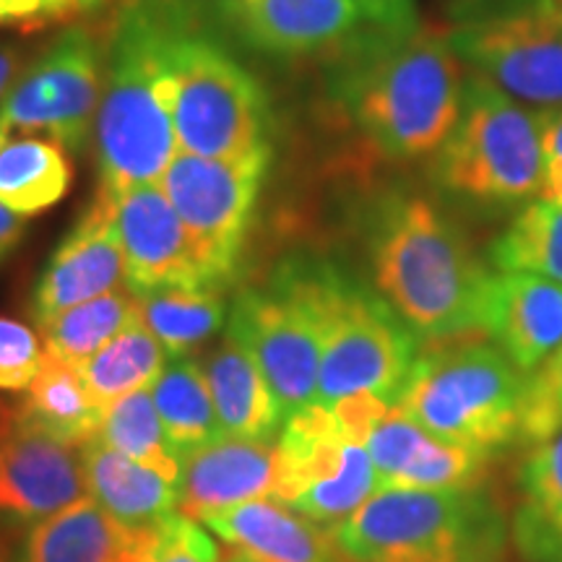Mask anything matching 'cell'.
Returning a JSON list of instances; mask_svg holds the SVG:
<instances>
[{
	"instance_id": "6da1fadb",
	"label": "cell",
	"mask_w": 562,
	"mask_h": 562,
	"mask_svg": "<svg viewBox=\"0 0 562 562\" xmlns=\"http://www.w3.org/2000/svg\"><path fill=\"white\" fill-rule=\"evenodd\" d=\"M334 100L372 151L409 161L432 157L459 123L467 68L448 34L370 32L339 55Z\"/></svg>"
},
{
	"instance_id": "7a4b0ae2",
	"label": "cell",
	"mask_w": 562,
	"mask_h": 562,
	"mask_svg": "<svg viewBox=\"0 0 562 562\" xmlns=\"http://www.w3.org/2000/svg\"><path fill=\"white\" fill-rule=\"evenodd\" d=\"M368 256L375 292L417 339L484 334L492 271L430 199L383 195L370 211Z\"/></svg>"
},
{
	"instance_id": "3957f363",
	"label": "cell",
	"mask_w": 562,
	"mask_h": 562,
	"mask_svg": "<svg viewBox=\"0 0 562 562\" xmlns=\"http://www.w3.org/2000/svg\"><path fill=\"white\" fill-rule=\"evenodd\" d=\"M186 32L172 0H133L117 19L97 108L102 191L159 182L180 151L172 125V55Z\"/></svg>"
},
{
	"instance_id": "277c9868",
	"label": "cell",
	"mask_w": 562,
	"mask_h": 562,
	"mask_svg": "<svg viewBox=\"0 0 562 562\" xmlns=\"http://www.w3.org/2000/svg\"><path fill=\"white\" fill-rule=\"evenodd\" d=\"M334 533L347 562H505L510 542L482 487L378 490Z\"/></svg>"
},
{
	"instance_id": "5b68a950",
	"label": "cell",
	"mask_w": 562,
	"mask_h": 562,
	"mask_svg": "<svg viewBox=\"0 0 562 562\" xmlns=\"http://www.w3.org/2000/svg\"><path fill=\"white\" fill-rule=\"evenodd\" d=\"M526 385L497 344L463 339L419 355L396 406L432 438L492 456L521 438Z\"/></svg>"
},
{
	"instance_id": "8992f818",
	"label": "cell",
	"mask_w": 562,
	"mask_h": 562,
	"mask_svg": "<svg viewBox=\"0 0 562 562\" xmlns=\"http://www.w3.org/2000/svg\"><path fill=\"white\" fill-rule=\"evenodd\" d=\"M432 178L440 191L474 203L542 195V112L469 70L459 123L432 154Z\"/></svg>"
},
{
	"instance_id": "52a82bcc",
	"label": "cell",
	"mask_w": 562,
	"mask_h": 562,
	"mask_svg": "<svg viewBox=\"0 0 562 562\" xmlns=\"http://www.w3.org/2000/svg\"><path fill=\"white\" fill-rule=\"evenodd\" d=\"M328 263L307 258L281 263L263 286L237 294L229 313V339L252 357L284 412L315 404L326 336Z\"/></svg>"
},
{
	"instance_id": "ba28073f",
	"label": "cell",
	"mask_w": 562,
	"mask_h": 562,
	"mask_svg": "<svg viewBox=\"0 0 562 562\" xmlns=\"http://www.w3.org/2000/svg\"><path fill=\"white\" fill-rule=\"evenodd\" d=\"M419 357V339L381 294L328 266L326 336L315 404L378 396L396 404Z\"/></svg>"
},
{
	"instance_id": "9c48e42d",
	"label": "cell",
	"mask_w": 562,
	"mask_h": 562,
	"mask_svg": "<svg viewBox=\"0 0 562 562\" xmlns=\"http://www.w3.org/2000/svg\"><path fill=\"white\" fill-rule=\"evenodd\" d=\"M463 66L531 110L562 108V16L552 0H497L448 32Z\"/></svg>"
},
{
	"instance_id": "30bf717a",
	"label": "cell",
	"mask_w": 562,
	"mask_h": 562,
	"mask_svg": "<svg viewBox=\"0 0 562 562\" xmlns=\"http://www.w3.org/2000/svg\"><path fill=\"white\" fill-rule=\"evenodd\" d=\"M172 125L180 151L245 157L269 149L258 81L216 42L186 32L172 55Z\"/></svg>"
},
{
	"instance_id": "8fae6325",
	"label": "cell",
	"mask_w": 562,
	"mask_h": 562,
	"mask_svg": "<svg viewBox=\"0 0 562 562\" xmlns=\"http://www.w3.org/2000/svg\"><path fill=\"white\" fill-rule=\"evenodd\" d=\"M266 167L269 149L245 157L178 151L161 175V191L186 224L201 269L214 286H222L237 269Z\"/></svg>"
},
{
	"instance_id": "7c38bea8",
	"label": "cell",
	"mask_w": 562,
	"mask_h": 562,
	"mask_svg": "<svg viewBox=\"0 0 562 562\" xmlns=\"http://www.w3.org/2000/svg\"><path fill=\"white\" fill-rule=\"evenodd\" d=\"M100 47L87 30L63 32L0 100V140L42 136L81 151L100 108Z\"/></svg>"
},
{
	"instance_id": "4fadbf2b",
	"label": "cell",
	"mask_w": 562,
	"mask_h": 562,
	"mask_svg": "<svg viewBox=\"0 0 562 562\" xmlns=\"http://www.w3.org/2000/svg\"><path fill=\"white\" fill-rule=\"evenodd\" d=\"M108 195L112 199V214L123 248L125 286L133 294L159 290V286L211 284L201 269L186 224L159 182H144Z\"/></svg>"
},
{
	"instance_id": "5bb4252c",
	"label": "cell",
	"mask_w": 562,
	"mask_h": 562,
	"mask_svg": "<svg viewBox=\"0 0 562 562\" xmlns=\"http://www.w3.org/2000/svg\"><path fill=\"white\" fill-rule=\"evenodd\" d=\"M248 45L273 55H336L375 26L351 0H224Z\"/></svg>"
},
{
	"instance_id": "9a60e30c",
	"label": "cell",
	"mask_w": 562,
	"mask_h": 562,
	"mask_svg": "<svg viewBox=\"0 0 562 562\" xmlns=\"http://www.w3.org/2000/svg\"><path fill=\"white\" fill-rule=\"evenodd\" d=\"M83 497L89 484L81 453L16 422L0 442V518L40 524Z\"/></svg>"
},
{
	"instance_id": "2e32d148",
	"label": "cell",
	"mask_w": 562,
	"mask_h": 562,
	"mask_svg": "<svg viewBox=\"0 0 562 562\" xmlns=\"http://www.w3.org/2000/svg\"><path fill=\"white\" fill-rule=\"evenodd\" d=\"M125 286V261L112 199L97 193L91 206L58 245L34 286V318L45 323L68 307Z\"/></svg>"
},
{
	"instance_id": "e0dca14e",
	"label": "cell",
	"mask_w": 562,
	"mask_h": 562,
	"mask_svg": "<svg viewBox=\"0 0 562 562\" xmlns=\"http://www.w3.org/2000/svg\"><path fill=\"white\" fill-rule=\"evenodd\" d=\"M279 442L220 435L180 456L178 513L203 521L209 513L256 497H277Z\"/></svg>"
},
{
	"instance_id": "ac0fdd59",
	"label": "cell",
	"mask_w": 562,
	"mask_h": 562,
	"mask_svg": "<svg viewBox=\"0 0 562 562\" xmlns=\"http://www.w3.org/2000/svg\"><path fill=\"white\" fill-rule=\"evenodd\" d=\"M378 490L480 487L492 456L432 438L396 404L364 442Z\"/></svg>"
},
{
	"instance_id": "d6986e66",
	"label": "cell",
	"mask_w": 562,
	"mask_h": 562,
	"mask_svg": "<svg viewBox=\"0 0 562 562\" xmlns=\"http://www.w3.org/2000/svg\"><path fill=\"white\" fill-rule=\"evenodd\" d=\"M484 334L531 375L562 344V284L524 271L492 273Z\"/></svg>"
},
{
	"instance_id": "ffe728a7",
	"label": "cell",
	"mask_w": 562,
	"mask_h": 562,
	"mask_svg": "<svg viewBox=\"0 0 562 562\" xmlns=\"http://www.w3.org/2000/svg\"><path fill=\"white\" fill-rule=\"evenodd\" d=\"M235 558L248 562H347L328 526L315 524L277 497L232 505L201 521Z\"/></svg>"
},
{
	"instance_id": "44dd1931",
	"label": "cell",
	"mask_w": 562,
	"mask_h": 562,
	"mask_svg": "<svg viewBox=\"0 0 562 562\" xmlns=\"http://www.w3.org/2000/svg\"><path fill=\"white\" fill-rule=\"evenodd\" d=\"M151 533L154 529H131L94 497H83L32 526L21 562H146Z\"/></svg>"
},
{
	"instance_id": "7402d4cb",
	"label": "cell",
	"mask_w": 562,
	"mask_h": 562,
	"mask_svg": "<svg viewBox=\"0 0 562 562\" xmlns=\"http://www.w3.org/2000/svg\"><path fill=\"white\" fill-rule=\"evenodd\" d=\"M89 497L131 529H157L178 513V484L112 451L100 438L81 448Z\"/></svg>"
},
{
	"instance_id": "603a6c76",
	"label": "cell",
	"mask_w": 562,
	"mask_h": 562,
	"mask_svg": "<svg viewBox=\"0 0 562 562\" xmlns=\"http://www.w3.org/2000/svg\"><path fill=\"white\" fill-rule=\"evenodd\" d=\"M224 435L273 440L284 427V412L252 357L235 339L222 344L203 368Z\"/></svg>"
},
{
	"instance_id": "cb8c5ba5",
	"label": "cell",
	"mask_w": 562,
	"mask_h": 562,
	"mask_svg": "<svg viewBox=\"0 0 562 562\" xmlns=\"http://www.w3.org/2000/svg\"><path fill=\"white\" fill-rule=\"evenodd\" d=\"M513 539L529 562H562V430L533 442L518 476Z\"/></svg>"
},
{
	"instance_id": "d4e9b609",
	"label": "cell",
	"mask_w": 562,
	"mask_h": 562,
	"mask_svg": "<svg viewBox=\"0 0 562 562\" xmlns=\"http://www.w3.org/2000/svg\"><path fill=\"white\" fill-rule=\"evenodd\" d=\"M16 422L66 446L83 448L100 435L104 406L83 383L79 368L55 360L45 351L40 375L16 406Z\"/></svg>"
},
{
	"instance_id": "484cf974",
	"label": "cell",
	"mask_w": 562,
	"mask_h": 562,
	"mask_svg": "<svg viewBox=\"0 0 562 562\" xmlns=\"http://www.w3.org/2000/svg\"><path fill=\"white\" fill-rule=\"evenodd\" d=\"M70 161L60 144L42 136L0 140V203L19 216L55 206L70 188Z\"/></svg>"
},
{
	"instance_id": "4316f807",
	"label": "cell",
	"mask_w": 562,
	"mask_h": 562,
	"mask_svg": "<svg viewBox=\"0 0 562 562\" xmlns=\"http://www.w3.org/2000/svg\"><path fill=\"white\" fill-rule=\"evenodd\" d=\"M222 286H159L136 294L138 313L170 357H188L227 321Z\"/></svg>"
},
{
	"instance_id": "83f0119b",
	"label": "cell",
	"mask_w": 562,
	"mask_h": 562,
	"mask_svg": "<svg viewBox=\"0 0 562 562\" xmlns=\"http://www.w3.org/2000/svg\"><path fill=\"white\" fill-rule=\"evenodd\" d=\"M151 398L161 427L180 456L222 435L209 378L191 357H170L151 385Z\"/></svg>"
},
{
	"instance_id": "f1b7e54d",
	"label": "cell",
	"mask_w": 562,
	"mask_h": 562,
	"mask_svg": "<svg viewBox=\"0 0 562 562\" xmlns=\"http://www.w3.org/2000/svg\"><path fill=\"white\" fill-rule=\"evenodd\" d=\"M138 297L128 286L108 292L81 305L68 307L55 318L40 323L45 351L55 360L81 368L104 344L138 321Z\"/></svg>"
},
{
	"instance_id": "f546056e",
	"label": "cell",
	"mask_w": 562,
	"mask_h": 562,
	"mask_svg": "<svg viewBox=\"0 0 562 562\" xmlns=\"http://www.w3.org/2000/svg\"><path fill=\"white\" fill-rule=\"evenodd\" d=\"M167 362L170 355L138 318L104 344L94 357H89L79 372L97 402L110 406L133 391L151 389Z\"/></svg>"
},
{
	"instance_id": "4dcf8cb0",
	"label": "cell",
	"mask_w": 562,
	"mask_h": 562,
	"mask_svg": "<svg viewBox=\"0 0 562 562\" xmlns=\"http://www.w3.org/2000/svg\"><path fill=\"white\" fill-rule=\"evenodd\" d=\"M97 438L104 446H110L112 451L128 456L140 467L151 469V472L178 484L180 453L175 451L165 427H161L151 389L133 391L128 396L104 406V417Z\"/></svg>"
},
{
	"instance_id": "1f68e13d",
	"label": "cell",
	"mask_w": 562,
	"mask_h": 562,
	"mask_svg": "<svg viewBox=\"0 0 562 562\" xmlns=\"http://www.w3.org/2000/svg\"><path fill=\"white\" fill-rule=\"evenodd\" d=\"M497 271H524L562 284V201L533 199L492 243Z\"/></svg>"
},
{
	"instance_id": "d6a6232c",
	"label": "cell",
	"mask_w": 562,
	"mask_h": 562,
	"mask_svg": "<svg viewBox=\"0 0 562 562\" xmlns=\"http://www.w3.org/2000/svg\"><path fill=\"white\" fill-rule=\"evenodd\" d=\"M378 492V474L372 467L368 448L360 442H349L341 469L328 480L315 482L302 490L290 503L302 516L313 518L315 524L336 529L341 521L370 501Z\"/></svg>"
},
{
	"instance_id": "836d02e7",
	"label": "cell",
	"mask_w": 562,
	"mask_h": 562,
	"mask_svg": "<svg viewBox=\"0 0 562 562\" xmlns=\"http://www.w3.org/2000/svg\"><path fill=\"white\" fill-rule=\"evenodd\" d=\"M562 430V344L542 368L529 375L524 398L521 438L542 442Z\"/></svg>"
},
{
	"instance_id": "e575fe53",
	"label": "cell",
	"mask_w": 562,
	"mask_h": 562,
	"mask_svg": "<svg viewBox=\"0 0 562 562\" xmlns=\"http://www.w3.org/2000/svg\"><path fill=\"white\" fill-rule=\"evenodd\" d=\"M45 362V341L34 328L13 318H0V391H26Z\"/></svg>"
},
{
	"instance_id": "d590c367",
	"label": "cell",
	"mask_w": 562,
	"mask_h": 562,
	"mask_svg": "<svg viewBox=\"0 0 562 562\" xmlns=\"http://www.w3.org/2000/svg\"><path fill=\"white\" fill-rule=\"evenodd\" d=\"M146 562H222V552L199 521L175 513L154 529Z\"/></svg>"
},
{
	"instance_id": "8d00e7d4",
	"label": "cell",
	"mask_w": 562,
	"mask_h": 562,
	"mask_svg": "<svg viewBox=\"0 0 562 562\" xmlns=\"http://www.w3.org/2000/svg\"><path fill=\"white\" fill-rule=\"evenodd\" d=\"M351 3L381 32L406 34L419 30L414 0H351Z\"/></svg>"
},
{
	"instance_id": "74e56055",
	"label": "cell",
	"mask_w": 562,
	"mask_h": 562,
	"mask_svg": "<svg viewBox=\"0 0 562 562\" xmlns=\"http://www.w3.org/2000/svg\"><path fill=\"white\" fill-rule=\"evenodd\" d=\"M544 199L562 201V108L542 112Z\"/></svg>"
},
{
	"instance_id": "f35d334b",
	"label": "cell",
	"mask_w": 562,
	"mask_h": 562,
	"mask_svg": "<svg viewBox=\"0 0 562 562\" xmlns=\"http://www.w3.org/2000/svg\"><path fill=\"white\" fill-rule=\"evenodd\" d=\"M66 19L58 0H0V24H21L37 30L42 24Z\"/></svg>"
},
{
	"instance_id": "ab89813d",
	"label": "cell",
	"mask_w": 562,
	"mask_h": 562,
	"mask_svg": "<svg viewBox=\"0 0 562 562\" xmlns=\"http://www.w3.org/2000/svg\"><path fill=\"white\" fill-rule=\"evenodd\" d=\"M24 229H26L24 216L13 214L9 206H3V203H0V263H3L5 258L13 252V248L21 243Z\"/></svg>"
},
{
	"instance_id": "60d3db41",
	"label": "cell",
	"mask_w": 562,
	"mask_h": 562,
	"mask_svg": "<svg viewBox=\"0 0 562 562\" xmlns=\"http://www.w3.org/2000/svg\"><path fill=\"white\" fill-rule=\"evenodd\" d=\"M16 50H11V47H0V100H3L5 94V87H9L11 81V74L16 70Z\"/></svg>"
},
{
	"instance_id": "b9f144b4",
	"label": "cell",
	"mask_w": 562,
	"mask_h": 562,
	"mask_svg": "<svg viewBox=\"0 0 562 562\" xmlns=\"http://www.w3.org/2000/svg\"><path fill=\"white\" fill-rule=\"evenodd\" d=\"M16 417H19L16 406L9 402H0V442L13 432V427H16Z\"/></svg>"
},
{
	"instance_id": "7bdbcfd3",
	"label": "cell",
	"mask_w": 562,
	"mask_h": 562,
	"mask_svg": "<svg viewBox=\"0 0 562 562\" xmlns=\"http://www.w3.org/2000/svg\"><path fill=\"white\" fill-rule=\"evenodd\" d=\"M58 3H60V9H63V13H66V19H68V16H76V13L97 9V5L104 3V0H58Z\"/></svg>"
},
{
	"instance_id": "ee69618b",
	"label": "cell",
	"mask_w": 562,
	"mask_h": 562,
	"mask_svg": "<svg viewBox=\"0 0 562 562\" xmlns=\"http://www.w3.org/2000/svg\"><path fill=\"white\" fill-rule=\"evenodd\" d=\"M0 562H13V552H11V544L9 539L0 533Z\"/></svg>"
},
{
	"instance_id": "f6af8a7d",
	"label": "cell",
	"mask_w": 562,
	"mask_h": 562,
	"mask_svg": "<svg viewBox=\"0 0 562 562\" xmlns=\"http://www.w3.org/2000/svg\"><path fill=\"white\" fill-rule=\"evenodd\" d=\"M552 5H554V9H558V13L562 16V0H552Z\"/></svg>"
},
{
	"instance_id": "bcb514c9",
	"label": "cell",
	"mask_w": 562,
	"mask_h": 562,
	"mask_svg": "<svg viewBox=\"0 0 562 562\" xmlns=\"http://www.w3.org/2000/svg\"><path fill=\"white\" fill-rule=\"evenodd\" d=\"M229 562H248V560H243V558H235V554H232Z\"/></svg>"
}]
</instances>
